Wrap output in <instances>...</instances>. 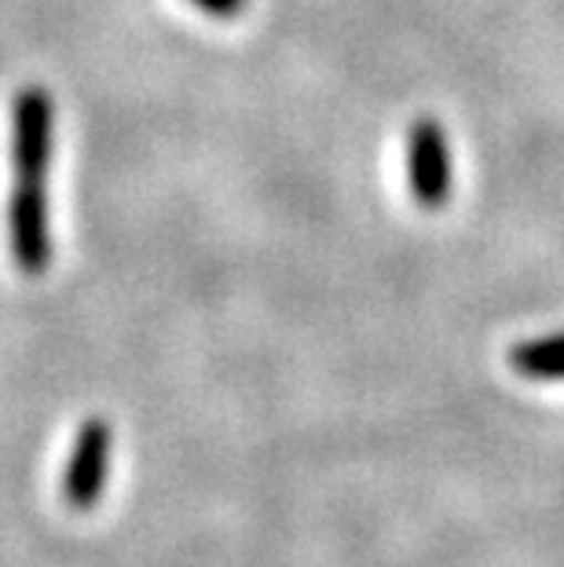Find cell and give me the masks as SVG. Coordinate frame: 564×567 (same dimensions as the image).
<instances>
[{
  "label": "cell",
  "mask_w": 564,
  "mask_h": 567,
  "mask_svg": "<svg viewBox=\"0 0 564 567\" xmlns=\"http://www.w3.org/2000/svg\"><path fill=\"white\" fill-rule=\"evenodd\" d=\"M55 103L38 84L22 89L11 103V165L19 184H48L55 147Z\"/></svg>",
  "instance_id": "cell-1"
},
{
  "label": "cell",
  "mask_w": 564,
  "mask_h": 567,
  "mask_svg": "<svg viewBox=\"0 0 564 567\" xmlns=\"http://www.w3.org/2000/svg\"><path fill=\"white\" fill-rule=\"evenodd\" d=\"M510 363L521 378L532 381H564V333H546L521 341L510 352Z\"/></svg>",
  "instance_id": "cell-5"
},
{
  "label": "cell",
  "mask_w": 564,
  "mask_h": 567,
  "mask_svg": "<svg viewBox=\"0 0 564 567\" xmlns=\"http://www.w3.org/2000/svg\"><path fill=\"white\" fill-rule=\"evenodd\" d=\"M195 8H202L213 19H235L246 8V0H191Z\"/></svg>",
  "instance_id": "cell-6"
},
{
  "label": "cell",
  "mask_w": 564,
  "mask_h": 567,
  "mask_svg": "<svg viewBox=\"0 0 564 567\" xmlns=\"http://www.w3.org/2000/svg\"><path fill=\"white\" fill-rule=\"evenodd\" d=\"M111 446L114 436L103 417H89L81 425L63 468V502L74 513H92L103 502L106 476H111Z\"/></svg>",
  "instance_id": "cell-4"
},
{
  "label": "cell",
  "mask_w": 564,
  "mask_h": 567,
  "mask_svg": "<svg viewBox=\"0 0 564 567\" xmlns=\"http://www.w3.org/2000/svg\"><path fill=\"white\" fill-rule=\"evenodd\" d=\"M407 184L422 209H440L451 198V143L437 117H418L407 132Z\"/></svg>",
  "instance_id": "cell-3"
},
{
  "label": "cell",
  "mask_w": 564,
  "mask_h": 567,
  "mask_svg": "<svg viewBox=\"0 0 564 567\" xmlns=\"http://www.w3.org/2000/svg\"><path fill=\"white\" fill-rule=\"evenodd\" d=\"M8 246L22 275H44L52 264V216L48 184H19L8 198Z\"/></svg>",
  "instance_id": "cell-2"
}]
</instances>
